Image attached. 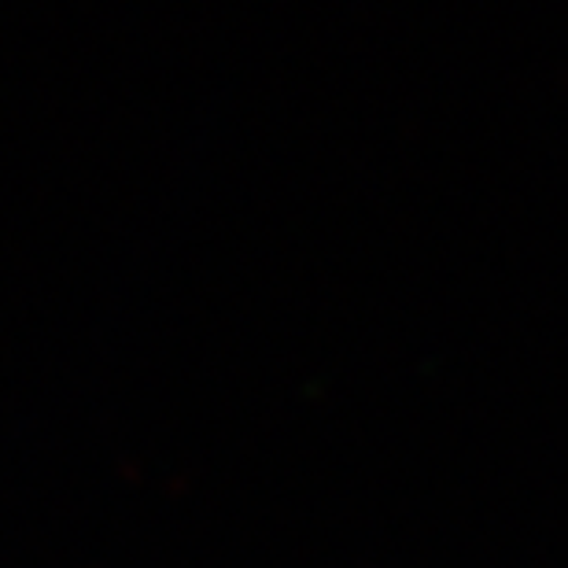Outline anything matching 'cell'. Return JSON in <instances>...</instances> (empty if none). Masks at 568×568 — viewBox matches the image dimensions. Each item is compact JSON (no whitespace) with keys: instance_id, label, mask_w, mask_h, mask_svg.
I'll use <instances>...</instances> for the list:
<instances>
[]
</instances>
